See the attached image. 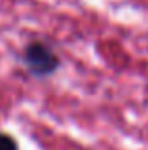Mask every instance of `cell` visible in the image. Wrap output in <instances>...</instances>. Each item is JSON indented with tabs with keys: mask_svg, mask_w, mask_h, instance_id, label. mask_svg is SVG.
<instances>
[{
	"mask_svg": "<svg viewBox=\"0 0 148 150\" xmlns=\"http://www.w3.org/2000/svg\"><path fill=\"white\" fill-rule=\"evenodd\" d=\"M0 150H17L15 139L8 133H0Z\"/></svg>",
	"mask_w": 148,
	"mask_h": 150,
	"instance_id": "cell-2",
	"label": "cell"
},
{
	"mask_svg": "<svg viewBox=\"0 0 148 150\" xmlns=\"http://www.w3.org/2000/svg\"><path fill=\"white\" fill-rule=\"evenodd\" d=\"M23 63H25L27 70L36 78L51 76L61 67L59 55L53 51L51 46L44 44V42H30L23 51Z\"/></svg>",
	"mask_w": 148,
	"mask_h": 150,
	"instance_id": "cell-1",
	"label": "cell"
}]
</instances>
